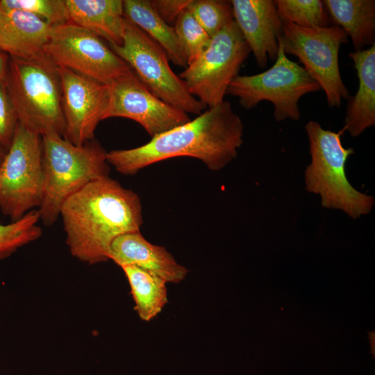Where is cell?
Returning a JSON list of instances; mask_svg holds the SVG:
<instances>
[{
  "label": "cell",
  "instance_id": "6da1fadb",
  "mask_svg": "<svg viewBox=\"0 0 375 375\" xmlns=\"http://www.w3.org/2000/svg\"><path fill=\"white\" fill-rule=\"evenodd\" d=\"M243 130L240 116L224 100L142 146L107 152V161L124 175L135 174L153 163L179 156L199 159L209 169L219 171L237 157Z\"/></svg>",
  "mask_w": 375,
  "mask_h": 375
},
{
  "label": "cell",
  "instance_id": "7a4b0ae2",
  "mask_svg": "<svg viewBox=\"0 0 375 375\" xmlns=\"http://www.w3.org/2000/svg\"><path fill=\"white\" fill-rule=\"evenodd\" d=\"M60 216L71 254L90 265L108 260L114 240L140 231L143 223L138 195L109 176L91 181L69 197Z\"/></svg>",
  "mask_w": 375,
  "mask_h": 375
},
{
  "label": "cell",
  "instance_id": "3957f363",
  "mask_svg": "<svg viewBox=\"0 0 375 375\" xmlns=\"http://www.w3.org/2000/svg\"><path fill=\"white\" fill-rule=\"evenodd\" d=\"M44 192L38 211L46 226L60 216L65 201L91 181L109 176L107 151L94 140L74 144L57 134L41 136Z\"/></svg>",
  "mask_w": 375,
  "mask_h": 375
},
{
  "label": "cell",
  "instance_id": "277c9868",
  "mask_svg": "<svg viewBox=\"0 0 375 375\" xmlns=\"http://www.w3.org/2000/svg\"><path fill=\"white\" fill-rule=\"evenodd\" d=\"M4 83L18 124L40 136L57 134L64 138L60 80L58 66L50 58L10 57Z\"/></svg>",
  "mask_w": 375,
  "mask_h": 375
},
{
  "label": "cell",
  "instance_id": "5b68a950",
  "mask_svg": "<svg viewBox=\"0 0 375 375\" xmlns=\"http://www.w3.org/2000/svg\"><path fill=\"white\" fill-rule=\"evenodd\" d=\"M305 129L311 156L304 173L306 190L319 194L324 208L341 210L353 219L369 214L374 198L356 190L347 178L346 162L354 151L342 144L344 131L326 130L312 120L306 123Z\"/></svg>",
  "mask_w": 375,
  "mask_h": 375
},
{
  "label": "cell",
  "instance_id": "8992f818",
  "mask_svg": "<svg viewBox=\"0 0 375 375\" xmlns=\"http://www.w3.org/2000/svg\"><path fill=\"white\" fill-rule=\"evenodd\" d=\"M320 90L318 83L301 65L290 60L278 44L277 57L270 68L256 74L238 75L228 85L226 94L238 98L240 105L247 110L262 101H269L274 105L277 122L298 121L299 99Z\"/></svg>",
  "mask_w": 375,
  "mask_h": 375
},
{
  "label": "cell",
  "instance_id": "52a82bcc",
  "mask_svg": "<svg viewBox=\"0 0 375 375\" xmlns=\"http://www.w3.org/2000/svg\"><path fill=\"white\" fill-rule=\"evenodd\" d=\"M348 35L336 25L328 27H302L283 23L278 44L285 54L299 58L303 67L326 94L331 108L340 107L349 97L339 67V51L348 42Z\"/></svg>",
  "mask_w": 375,
  "mask_h": 375
},
{
  "label": "cell",
  "instance_id": "ba28073f",
  "mask_svg": "<svg viewBox=\"0 0 375 375\" xmlns=\"http://www.w3.org/2000/svg\"><path fill=\"white\" fill-rule=\"evenodd\" d=\"M111 49L156 97L188 114L200 115L205 106L172 69L163 49L125 18L122 42Z\"/></svg>",
  "mask_w": 375,
  "mask_h": 375
},
{
  "label": "cell",
  "instance_id": "9c48e42d",
  "mask_svg": "<svg viewBox=\"0 0 375 375\" xmlns=\"http://www.w3.org/2000/svg\"><path fill=\"white\" fill-rule=\"evenodd\" d=\"M43 192L41 136L18 124L0 164V210L16 221L38 209Z\"/></svg>",
  "mask_w": 375,
  "mask_h": 375
},
{
  "label": "cell",
  "instance_id": "30bf717a",
  "mask_svg": "<svg viewBox=\"0 0 375 375\" xmlns=\"http://www.w3.org/2000/svg\"><path fill=\"white\" fill-rule=\"evenodd\" d=\"M250 53L233 20L211 38L208 47L178 76L205 108H212L224 101L228 85Z\"/></svg>",
  "mask_w": 375,
  "mask_h": 375
},
{
  "label": "cell",
  "instance_id": "8fae6325",
  "mask_svg": "<svg viewBox=\"0 0 375 375\" xmlns=\"http://www.w3.org/2000/svg\"><path fill=\"white\" fill-rule=\"evenodd\" d=\"M45 53L56 65L108 85L131 70L102 38L71 22L53 26Z\"/></svg>",
  "mask_w": 375,
  "mask_h": 375
},
{
  "label": "cell",
  "instance_id": "7c38bea8",
  "mask_svg": "<svg viewBox=\"0 0 375 375\" xmlns=\"http://www.w3.org/2000/svg\"><path fill=\"white\" fill-rule=\"evenodd\" d=\"M109 102L104 119H130L153 138L191 119L188 113L153 94L131 69L108 85Z\"/></svg>",
  "mask_w": 375,
  "mask_h": 375
},
{
  "label": "cell",
  "instance_id": "4fadbf2b",
  "mask_svg": "<svg viewBox=\"0 0 375 375\" xmlns=\"http://www.w3.org/2000/svg\"><path fill=\"white\" fill-rule=\"evenodd\" d=\"M65 119L64 138L82 145L94 140L109 102L108 85L58 66Z\"/></svg>",
  "mask_w": 375,
  "mask_h": 375
},
{
  "label": "cell",
  "instance_id": "5bb4252c",
  "mask_svg": "<svg viewBox=\"0 0 375 375\" xmlns=\"http://www.w3.org/2000/svg\"><path fill=\"white\" fill-rule=\"evenodd\" d=\"M233 19L258 66L277 57L283 22L272 0H231Z\"/></svg>",
  "mask_w": 375,
  "mask_h": 375
},
{
  "label": "cell",
  "instance_id": "9a60e30c",
  "mask_svg": "<svg viewBox=\"0 0 375 375\" xmlns=\"http://www.w3.org/2000/svg\"><path fill=\"white\" fill-rule=\"evenodd\" d=\"M109 260L120 267H138L167 283H178L188 272L165 247L151 244L140 231L127 233L115 238L110 245Z\"/></svg>",
  "mask_w": 375,
  "mask_h": 375
},
{
  "label": "cell",
  "instance_id": "2e32d148",
  "mask_svg": "<svg viewBox=\"0 0 375 375\" xmlns=\"http://www.w3.org/2000/svg\"><path fill=\"white\" fill-rule=\"evenodd\" d=\"M53 26L19 10H0V51L10 57L33 60L47 56Z\"/></svg>",
  "mask_w": 375,
  "mask_h": 375
},
{
  "label": "cell",
  "instance_id": "e0dca14e",
  "mask_svg": "<svg viewBox=\"0 0 375 375\" xmlns=\"http://www.w3.org/2000/svg\"><path fill=\"white\" fill-rule=\"evenodd\" d=\"M358 78V88L348 97L343 130L358 137L375 125V44L349 53Z\"/></svg>",
  "mask_w": 375,
  "mask_h": 375
},
{
  "label": "cell",
  "instance_id": "ac0fdd59",
  "mask_svg": "<svg viewBox=\"0 0 375 375\" xmlns=\"http://www.w3.org/2000/svg\"><path fill=\"white\" fill-rule=\"evenodd\" d=\"M70 22L120 45L124 26L122 0H66Z\"/></svg>",
  "mask_w": 375,
  "mask_h": 375
},
{
  "label": "cell",
  "instance_id": "d6986e66",
  "mask_svg": "<svg viewBox=\"0 0 375 375\" xmlns=\"http://www.w3.org/2000/svg\"><path fill=\"white\" fill-rule=\"evenodd\" d=\"M331 23L349 36L355 51L375 44L374 0H324Z\"/></svg>",
  "mask_w": 375,
  "mask_h": 375
},
{
  "label": "cell",
  "instance_id": "ffe728a7",
  "mask_svg": "<svg viewBox=\"0 0 375 375\" xmlns=\"http://www.w3.org/2000/svg\"><path fill=\"white\" fill-rule=\"evenodd\" d=\"M124 15L159 44L173 64L185 68L188 62L174 26L166 23L147 0L123 1Z\"/></svg>",
  "mask_w": 375,
  "mask_h": 375
},
{
  "label": "cell",
  "instance_id": "44dd1931",
  "mask_svg": "<svg viewBox=\"0 0 375 375\" xmlns=\"http://www.w3.org/2000/svg\"><path fill=\"white\" fill-rule=\"evenodd\" d=\"M121 267L130 285L138 316L145 322L151 320L167 303V282L135 266Z\"/></svg>",
  "mask_w": 375,
  "mask_h": 375
},
{
  "label": "cell",
  "instance_id": "7402d4cb",
  "mask_svg": "<svg viewBox=\"0 0 375 375\" xmlns=\"http://www.w3.org/2000/svg\"><path fill=\"white\" fill-rule=\"evenodd\" d=\"M279 17L283 23L313 28L328 27L331 18L320 0H276Z\"/></svg>",
  "mask_w": 375,
  "mask_h": 375
},
{
  "label": "cell",
  "instance_id": "603a6c76",
  "mask_svg": "<svg viewBox=\"0 0 375 375\" xmlns=\"http://www.w3.org/2000/svg\"><path fill=\"white\" fill-rule=\"evenodd\" d=\"M40 220L39 211L35 209L16 221L6 224H0V259L40 238L42 234L38 225Z\"/></svg>",
  "mask_w": 375,
  "mask_h": 375
},
{
  "label": "cell",
  "instance_id": "cb8c5ba5",
  "mask_svg": "<svg viewBox=\"0 0 375 375\" xmlns=\"http://www.w3.org/2000/svg\"><path fill=\"white\" fill-rule=\"evenodd\" d=\"M188 9L210 38L234 20L231 1L191 0Z\"/></svg>",
  "mask_w": 375,
  "mask_h": 375
},
{
  "label": "cell",
  "instance_id": "d4e9b609",
  "mask_svg": "<svg viewBox=\"0 0 375 375\" xmlns=\"http://www.w3.org/2000/svg\"><path fill=\"white\" fill-rule=\"evenodd\" d=\"M174 28L188 65L208 47L211 38L196 21L188 8L178 17Z\"/></svg>",
  "mask_w": 375,
  "mask_h": 375
},
{
  "label": "cell",
  "instance_id": "484cf974",
  "mask_svg": "<svg viewBox=\"0 0 375 375\" xmlns=\"http://www.w3.org/2000/svg\"><path fill=\"white\" fill-rule=\"evenodd\" d=\"M0 10L25 11L52 26L70 22L66 0H0Z\"/></svg>",
  "mask_w": 375,
  "mask_h": 375
},
{
  "label": "cell",
  "instance_id": "4316f807",
  "mask_svg": "<svg viewBox=\"0 0 375 375\" xmlns=\"http://www.w3.org/2000/svg\"><path fill=\"white\" fill-rule=\"evenodd\" d=\"M17 117L4 81L0 82V146L8 150L14 138Z\"/></svg>",
  "mask_w": 375,
  "mask_h": 375
},
{
  "label": "cell",
  "instance_id": "83f0119b",
  "mask_svg": "<svg viewBox=\"0 0 375 375\" xmlns=\"http://www.w3.org/2000/svg\"><path fill=\"white\" fill-rule=\"evenodd\" d=\"M191 0H152L151 4L168 24L175 23L180 14L188 8Z\"/></svg>",
  "mask_w": 375,
  "mask_h": 375
},
{
  "label": "cell",
  "instance_id": "f1b7e54d",
  "mask_svg": "<svg viewBox=\"0 0 375 375\" xmlns=\"http://www.w3.org/2000/svg\"><path fill=\"white\" fill-rule=\"evenodd\" d=\"M10 57L0 51V82L4 81L7 74Z\"/></svg>",
  "mask_w": 375,
  "mask_h": 375
},
{
  "label": "cell",
  "instance_id": "f546056e",
  "mask_svg": "<svg viewBox=\"0 0 375 375\" xmlns=\"http://www.w3.org/2000/svg\"><path fill=\"white\" fill-rule=\"evenodd\" d=\"M6 151L0 146V164L4 157Z\"/></svg>",
  "mask_w": 375,
  "mask_h": 375
}]
</instances>
